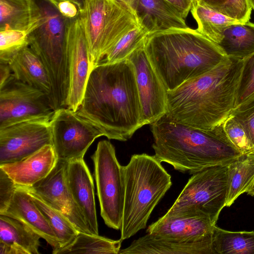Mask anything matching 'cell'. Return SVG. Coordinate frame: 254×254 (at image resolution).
<instances>
[{"label":"cell","instance_id":"obj_33","mask_svg":"<svg viewBox=\"0 0 254 254\" xmlns=\"http://www.w3.org/2000/svg\"><path fill=\"white\" fill-rule=\"evenodd\" d=\"M254 99V53L243 60L235 108ZM234 108V109H235Z\"/></svg>","mask_w":254,"mask_h":254},{"label":"cell","instance_id":"obj_2","mask_svg":"<svg viewBox=\"0 0 254 254\" xmlns=\"http://www.w3.org/2000/svg\"><path fill=\"white\" fill-rule=\"evenodd\" d=\"M243 60L227 57L216 67L167 91L170 120L209 130L223 123L236 104Z\"/></svg>","mask_w":254,"mask_h":254},{"label":"cell","instance_id":"obj_32","mask_svg":"<svg viewBox=\"0 0 254 254\" xmlns=\"http://www.w3.org/2000/svg\"><path fill=\"white\" fill-rule=\"evenodd\" d=\"M28 46L27 32L18 30H0V63L8 64L20 50Z\"/></svg>","mask_w":254,"mask_h":254},{"label":"cell","instance_id":"obj_19","mask_svg":"<svg viewBox=\"0 0 254 254\" xmlns=\"http://www.w3.org/2000/svg\"><path fill=\"white\" fill-rule=\"evenodd\" d=\"M58 161L53 145L48 144L21 160L0 165V168L17 186L31 187L46 177Z\"/></svg>","mask_w":254,"mask_h":254},{"label":"cell","instance_id":"obj_38","mask_svg":"<svg viewBox=\"0 0 254 254\" xmlns=\"http://www.w3.org/2000/svg\"><path fill=\"white\" fill-rule=\"evenodd\" d=\"M56 5L61 14L69 19L76 18L79 15V6L71 0L59 1Z\"/></svg>","mask_w":254,"mask_h":254},{"label":"cell","instance_id":"obj_41","mask_svg":"<svg viewBox=\"0 0 254 254\" xmlns=\"http://www.w3.org/2000/svg\"><path fill=\"white\" fill-rule=\"evenodd\" d=\"M199 1L214 10L219 12L227 0H194Z\"/></svg>","mask_w":254,"mask_h":254},{"label":"cell","instance_id":"obj_36","mask_svg":"<svg viewBox=\"0 0 254 254\" xmlns=\"http://www.w3.org/2000/svg\"><path fill=\"white\" fill-rule=\"evenodd\" d=\"M252 7L249 0H227L219 12L241 22L251 18Z\"/></svg>","mask_w":254,"mask_h":254},{"label":"cell","instance_id":"obj_12","mask_svg":"<svg viewBox=\"0 0 254 254\" xmlns=\"http://www.w3.org/2000/svg\"><path fill=\"white\" fill-rule=\"evenodd\" d=\"M51 119H30L0 128V165L21 160L52 144Z\"/></svg>","mask_w":254,"mask_h":254},{"label":"cell","instance_id":"obj_23","mask_svg":"<svg viewBox=\"0 0 254 254\" xmlns=\"http://www.w3.org/2000/svg\"><path fill=\"white\" fill-rule=\"evenodd\" d=\"M8 64L17 79L42 90L50 98L51 85L49 75L42 61L29 46L20 50Z\"/></svg>","mask_w":254,"mask_h":254},{"label":"cell","instance_id":"obj_21","mask_svg":"<svg viewBox=\"0 0 254 254\" xmlns=\"http://www.w3.org/2000/svg\"><path fill=\"white\" fill-rule=\"evenodd\" d=\"M130 6L150 34L188 27L180 12L166 0H136Z\"/></svg>","mask_w":254,"mask_h":254},{"label":"cell","instance_id":"obj_1","mask_svg":"<svg viewBox=\"0 0 254 254\" xmlns=\"http://www.w3.org/2000/svg\"><path fill=\"white\" fill-rule=\"evenodd\" d=\"M109 139L127 141L144 126L133 66L127 59L91 70L76 111Z\"/></svg>","mask_w":254,"mask_h":254},{"label":"cell","instance_id":"obj_7","mask_svg":"<svg viewBox=\"0 0 254 254\" xmlns=\"http://www.w3.org/2000/svg\"><path fill=\"white\" fill-rule=\"evenodd\" d=\"M79 17L88 47L90 72L123 36L140 26L131 7L119 0H84Z\"/></svg>","mask_w":254,"mask_h":254},{"label":"cell","instance_id":"obj_42","mask_svg":"<svg viewBox=\"0 0 254 254\" xmlns=\"http://www.w3.org/2000/svg\"><path fill=\"white\" fill-rule=\"evenodd\" d=\"M247 193L250 195L254 196V182L253 183L252 185L247 191Z\"/></svg>","mask_w":254,"mask_h":254},{"label":"cell","instance_id":"obj_29","mask_svg":"<svg viewBox=\"0 0 254 254\" xmlns=\"http://www.w3.org/2000/svg\"><path fill=\"white\" fill-rule=\"evenodd\" d=\"M122 241L121 239L114 240L99 235L79 232L70 244L59 250L56 254H118L121 250Z\"/></svg>","mask_w":254,"mask_h":254},{"label":"cell","instance_id":"obj_3","mask_svg":"<svg viewBox=\"0 0 254 254\" xmlns=\"http://www.w3.org/2000/svg\"><path fill=\"white\" fill-rule=\"evenodd\" d=\"M150 125L154 156L183 173L229 164L242 154L227 137L223 123L204 130L172 121L165 114Z\"/></svg>","mask_w":254,"mask_h":254},{"label":"cell","instance_id":"obj_26","mask_svg":"<svg viewBox=\"0 0 254 254\" xmlns=\"http://www.w3.org/2000/svg\"><path fill=\"white\" fill-rule=\"evenodd\" d=\"M190 11L197 24L196 30L216 44L222 40L224 31L229 25L241 22L199 1L193 2Z\"/></svg>","mask_w":254,"mask_h":254},{"label":"cell","instance_id":"obj_5","mask_svg":"<svg viewBox=\"0 0 254 254\" xmlns=\"http://www.w3.org/2000/svg\"><path fill=\"white\" fill-rule=\"evenodd\" d=\"M31 0L34 20L28 33L29 47L49 75L53 109L66 108L69 89L66 37L71 19L61 14L53 0Z\"/></svg>","mask_w":254,"mask_h":254},{"label":"cell","instance_id":"obj_37","mask_svg":"<svg viewBox=\"0 0 254 254\" xmlns=\"http://www.w3.org/2000/svg\"><path fill=\"white\" fill-rule=\"evenodd\" d=\"M17 187L8 175L0 168V214L7 207Z\"/></svg>","mask_w":254,"mask_h":254},{"label":"cell","instance_id":"obj_45","mask_svg":"<svg viewBox=\"0 0 254 254\" xmlns=\"http://www.w3.org/2000/svg\"><path fill=\"white\" fill-rule=\"evenodd\" d=\"M249 1L252 7V9L254 10V0H249Z\"/></svg>","mask_w":254,"mask_h":254},{"label":"cell","instance_id":"obj_11","mask_svg":"<svg viewBox=\"0 0 254 254\" xmlns=\"http://www.w3.org/2000/svg\"><path fill=\"white\" fill-rule=\"evenodd\" d=\"M54 112L47 93L12 73L0 87V128L30 119H51Z\"/></svg>","mask_w":254,"mask_h":254},{"label":"cell","instance_id":"obj_20","mask_svg":"<svg viewBox=\"0 0 254 254\" xmlns=\"http://www.w3.org/2000/svg\"><path fill=\"white\" fill-rule=\"evenodd\" d=\"M0 214L26 224L51 246L53 254L60 249L59 240L49 221L23 187L18 186L7 207Z\"/></svg>","mask_w":254,"mask_h":254},{"label":"cell","instance_id":"obj_35","mask_svg":"<svg viewBox=\"0 0 254 254\" xmlns=\"http://www.w3.org/2000/svg\"><path fill=\"white\" fill-rule=\"evenodd\" d=\"M231 115L245 129L254 150V99L235 108Z\"/></svg>","mask_w":254,"mask_h":254},{"label":"cell","instance_id":"obj_6","mask_svg":"<svg viewBox=\"0 0 254 254\" xmlns=\"http://www.w3.org/2000/svg\"><path fill=\"white\" fill-rule=\"evenodd\" d=\"M124 172L123 241L145 228L154 208L172 185L171 175L154 155H132Z\"/></svg>","mask_w":254,"mask_h":254},{"label":"cell","instance_id":"obj_9","mask_svg":"<svg viewBox=\"0 0 254 254\" xmlns=\"http://www.w3.org/2000/svg\"><path fill=\"white\" fill-rule=\"evenodd\" d=\"M91 158L101 215L108 227L120 230L125 195L124 166L116 157L113 145L106 140L98 142Z\"/></svg>","mask_w":254,"mask_h":254},{"label":"cell","instance_id":"obj_47","mask_svg":"<svg viewBox=\"0 0 254 254\" xmlns=\"http://www.w3.org/2000/svg\"><path fill=\"white\" fill-rule=\"evenodd\" d=\"M54 1H55L57 3L58 1H62V0H53Z\"/></svg>","mask_w":254,"mask_h":254},{"label":"cell","instance_id":"obj_31","mask_svg":"<svg viewBox=\"0 0 254 254\" xmlns=\"http://www.w3.org/2000/svg\"><path fill=\"white\" fill-rule=\"evenodd\" d=\"M149 34L141 26L133 29L117 43L100 63L113 64L126 60L135 49L145 42Z\"/></svg>","mask_w":254,"mask_h":254},{"label":"cell","instance_id":"obj_22","mask_svg":"<svg viewBox=\"0 0 254 254\" xmlns=\"http://www.w3.org/2000/svg\"><path fill=\"white\" fill-rule=\"evenodd\" d=\"M41 238L21 221L0 214V254H39Z\"/></svg>","mask_w":254,"mask_h":254},{"label":"cell","instance_id":"obj_43","mask_svg":"<svg viewBox=\"0 0 254 254\" xmlns=\"http://www.w3.org/2000/svg\"><path fill=\"white\" fill-rule=\"evenodd\" d=\"M71 0V1H72L76 4H77L79 6V8H80L84 0Z\"/></svg>","mask_w":254,"mask_h":254},{"label":"cell","instance_id":"obj_14","mask_svg":"<svg viewBox=\"0 0 254 254\" xmlns=\"http://www.w3.org/2000/svg\"><path fill=\"white\" fill-rule=\"evenodd\" d=\"M66 41L69 64L66 108L76 112L81 104L90 73L88 47L79 16L70 21Z\"/></svg>","mask_w":254,"mask_h":254},{"label":"cell","instance_id":"obj_4","mask_svg":"<svg viewBox=\"0 0 254 254\" xmlns=\"http://www.w3.org/2000/svg\"><path fill=\"white\" fill-rule=\"evenodd\" d=\"M144 48L167 91L207 73L228 57L216 44L189 27L149 34Z\"/></svg>","mask_w":254,"mask_h":254},{"label":"cell","instance_id":"obj_13","mask_svg":"<svg viewBox=\"0 0 254 254\" xmlns=\"http://www.w3.org/2000/svg\"><path fill=\"white\" fill-rule=\"evenodd\" d=\"M127 59L134 68L144 126L150 125L166 113L167 90L148 59L144 43Z\"/></svg>","mask_w":254,"mask_h":254},{"label":"cell","instance_id":"obj_25","mask_svg":"<svg viewBox=\"0 0 254 254\" xmlns=\"http://www.w3.org/2000/svg\"><path fill=\"white\" fill-rule=\"evenodd\" d=\"M217 45L227 57L244 60L254 53V23L229 25Z\"/></svg>","mask_w":254,"mask_h":254},{"label":"cell","instance_id":"obj_28","mask_svg":"<svg viewBox=\"0 0 254 254\" xmlns=\"http://www.w3.org/2000/svg\"><path fill=\"white\" fill-rule=\"evenodd\" d=\"M214 254H254V231L233 232L214 226Z\"/></svg>","mask_w":254,"mask_h":254},{"label":"cell","instance_id":"obj_46","mask_svg":"<svg viewBox=\"0 0 254 254\" xmlns=\"http://www.w3.org/2000/svg\"><path fill=\"white\" fill-rule=\"evenodd\" d=\"M191 4H192L193 2L194 1V0H188Z\"/></svg>","mask_w":254,"mask_h":254},{"label":"cell","instance_id":"obj_30","mask_svg":"<svg viewBox=\"0 0 254 254\" xmlns=\"http://www.w3.org/2000/svg\"><path fill=\"white\" fill-rule=\"evenodd\" d=\"M23 188L27 191L34 202L49 221L59 240L60 249L70 244L80 232L62 213L46 203L30 189Z\"/></svg>","mask_w":254,"mask_h":254},{"label":"cell","instance_id":"obj_40","mask_svg":"<svg viewBox=\"0 0 254 254\" xmlns=\"http://www.w3.org/2000/svg\"><path fill=\"white\" fill-rule=\"evenodd\" d=\"M11 70L8 64L0 63V87L3 85L11 75Z\"/></svg>","mask_w":254,"mask_h":254},{"label":"cell","instance_id":"obj_17","mask_svg":"<svg viewBox=\"0 0 254 254\" xmlns=\"http://www.w3.org/2000/svg\"><path fill=\"white\" fill-rule=\"evenodd\" d=\"M215 225L208 215L202 213L164 215L150 224L146 232L161 237L198 240L212 237Z\"/></svg>","mask_w":254,"mask_h":254},{"label":"cell","instance_id":"obj_16","mask_svg":"<svg viewBox=\"0 0 254 254\" xmlns=\"http://www.w3.org/2000/svg\"><path fill=\"white\" fill-rule=\"evenodd\" d=\"M120 254H214L212 236L201 239H180L149 234L134 240Z\"/></svg>","mask_w":254,"mask_h":254},{"label":"cell","instance_id":"obj_39","mask_svg":"<svg viewBox=\"0 0 254 254\" xmlns=\"http://www.w3.org/2000/svg\"><path fill=\"white\" fill-rule=\"evenodd\" d=\"M174 6L185 18L190 10L192 5L188 0H166Z\"/></svg>","mask_w":254,"mask_h":254},{"label":"cell","instance_id":"obj_27","mask_svg":"<svg viewBox=\"0 0 254 254\" xmlns=\"http://www.w3.org/2000/svg\"><path fill=\"white\" fill-rule=\"evenodd\" d=\"M34 20L31 0H0V30L28 33Z\"/></svg>","mask_w":254,"mask_h":254},{"label":"cell","instance_id":"obj_15","mask_svg":"<svg viewBox=\"0 0 254 254\" xmlns=\"http://www.w3.org/2000/svg\"><path fill=\"white\" fill-rule=\"evenodd\" d=\"M67 164L58 160L46 177L32 187L26 188L33 190L46 203L64 215L79 232L92 234L70 191L66 175Z\"/></svg>","mask_w":254,"mask_h":254},{"label":"cell","instance_id":"obj_18","mask_svg":"<svg viewBox=\"0 0 254 254\" xmlns=\"http://www.w3.org/2000/svg\"><path fill=\"white\" fill-rule=\"evenodd\" d=\"M66 175L71 195L89 230L99 235L93 178L83 158L67 162Z\"/></svg>","mask_w":254,"mask_h":254},{"label":"cell","instance_id":"obj_34","mask_svg":"<svg viewBox=\"0 0 254 254\" xmlns=\"http://www.w3.org/2000/svg\"><path fill=\"white\" fill-rule=\"evenodd\" d=\"M223 127L230 141L242 154L254 150L245 129L232 115L223 122Z\"/></svg>","mask_w":254,"mask_h":254},{"label":"cell","instance_id":"obj_8","mask_svg":"<svg viewBox=\"0 0 254 254\" xmlns=\"http://www.w3.org/2000/svg\"><path fill=\"white\" fill-rule=\"evenodd\" d=\"M228 165L209 167L192 174L165 215L202 213L216 224L226 204Z\"/></svg>","mask_w":254,"mask_h":254},{"label":"cell","instance_id":"obj_10","mask_svg":"<svg viewBox=\"0 0 254 254\" xmlns=\"http://www.w3.org/2000/svg\"><path fill=\"white\" fill-rule=\"evenodd\" d=\"M50 126L58 159L65 162L83 158L95 139L104 136L89 121L67 108L55 111Z\"/></svg>","mask_w":254,"mask_h":254},{"label":"cell","instance_id":"obj_24","mask_svg":"<svg viewBox=\"0 0 254 254\" xmlns=\"http://www.w3.org/2000/svg\"><path fill=\"white\" fill-rule=\"evenodd\" d=\"M254 182V150L243 153L228 165V190L225 206H230L247 192Z\"/></svg>","mask_w":254,"mask_h":254},{"label":"cell","instance_id":"obj_44","mask_svg":"<svg viewBox=\"0 0 254 254\" xmlns=\"http://www.w3.org/2000/svg\"><path fill=\"white\" fill-rule=\"evenodd\" d=\"M125 2L127 4H128L129 5L131 6V5L133 3V2L135 1L136 0H119Z\"/></svg>","mask_w":254,"mask_h":254}]
</instances>
